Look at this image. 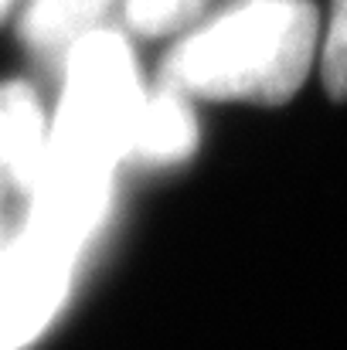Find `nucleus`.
Returning a JSON list of instances; mask_svg holds the SVG:
<instances>
[{"label":"nucleus","mask_w":347,"mask_h":350,"mask_svg":"<svg viewBox=\"0 0 347 350\" xmlns=\"http://www.w3.org/2000/svg\"><path fill=\"white\" fill-rule=\"evenodd\" d=\"M320 17L310 0H248L188 38L160 72V89L201 99L286 103L307 79Z\"/></svg>","instance_id":"1"},{"label":"nucleus","mask_w":347,"mask_h":350,"mask_svg":"<svg viewBox=\"0 0 347 350\" xmlns=\"http://www.w3.org/2000/svg\"><path fill=\"white\" fill-rule=\"evenodd\" d=\"M44 116L38 96L24 82L0 85V174L21 187L34 191L41 163H44Z\"/></svg>","instance_id":"2"},{"label":"nucleus","mask_w":347,"mask_h":350,"mask_svg":"<svg viewBox=\"0 0 347 350\" xmlns=\"http://www.w3.org/2000/svg\"><path fill=\"white\" fill-rule=\"evenodd\" d=\"M116 3L119 0H27L17 24L21 41L34 55L65 65L75 41L99 31L103 21L116 10Z\"/></svg>","instance_id":"3"},{"label":"nucleus","mask_w":347,"mask_h":350,"mask_svg":"<svg viewBox=\"0 0 347 350\" xmlns=\"http://www.w3.org/2000/svg\"><path fill=\"white\" fill-rule=\"evenodd\" d=\"M194 146H198V122L181 92L160 89L150 99L143 96L129 153L150 163H170V160H184Z\"/></svg>","instance_id":"4"},{"label":"nucleus","mask_w":347,"mask_h":350,"mask_svg":"<svg viewBox=\"0 0 347 350\" xmlns=\"http://www.w3.org/2000/svg\"><path fill=\"white\" fill-rule=\"evenodd\" d=\"M211 0H126L123 14L126 24L146 38H160L170 34L177 27H184L188 21H194Z\"/></svg>","instance_id":"5"},{"label":"nucleus","mask_w":347,"mask_h":350,"mask_svg":"<svg viewBox=\"0 0 347 350\" xmlns=\"http://www.w3.org/2000/svg\"><path fill=\"white\" fill-rule=\"evenodd\" d=\"M324 85L331 99H347V0H334V17L324 44Z\"/></svg>","instance_id":"6"},{"label":"nucleus","mask_w":347,"mask_h":350,"mask_svg":"<svg viewBox=\"0 0 347 350\" xmlns=\"http://www.w3.org/2000/svg\"><path fill=\"white\" fill-rule=\"evenodd\" d=\"M14 3H17V0H0V21L10 14V7H14Z\"/></svg>","instance_id":"7"}]
</instances>
